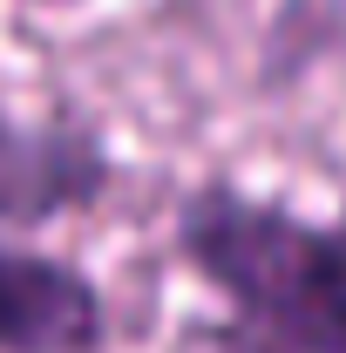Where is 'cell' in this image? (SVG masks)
I'll use <instances>...</instances> for the list:
<instances>
[{"label":"cell","mask_w":346,"mask_h":353,"mask_svg":"<svg viewBox=\"0 0 346 353\" xmlns=\"http://www.w3.org/2000/svg\"><path fill=\"white\" fill-rule=\"evenodd\" d=\"M176 259L285 353H346V218H305L245 183H197L176 204Z\"/></svg>","instance_id":"cell-1"},{"label":"cell","mask_w":346,"mask_h":353,"mask_svg":"<svg viewBox=\"0 0 346 353\" xmlns=\"http://www.w3.org/2000/svg\"><path fill=\"white\" fill-rule=\"evenodd\" d=\"M109 299L82 265L0 238V353H102Z\"/></svg>","instance_id":"cell-3"},{"label":"cell","mask_w":346,"mask_h":353,"mask_svg":"<svg viewBox=\"0 0 346 353\" xmlns=\"http://www.w3.org/2000/svg\"><path fill=\"white\" fill-rule=\"evenodd\" d=\"M109 183H116V157L95 123L0 109V231H34L95 211Z\"/></svg>","instance_id":"cell-2"},{"label":"cell","mask_w":346,"mask_h":353,"mask_svg":"<svg viewBox=\"0 0 346 353\" xmlns=\"http://www.w3.org/2000/svg\"><path fill=\"white\" fill-rule=\"evenodd\" d=\"M34 7H68V0H34Z\"/></svg>","instance_id":"cell-4"}]
</instances>
